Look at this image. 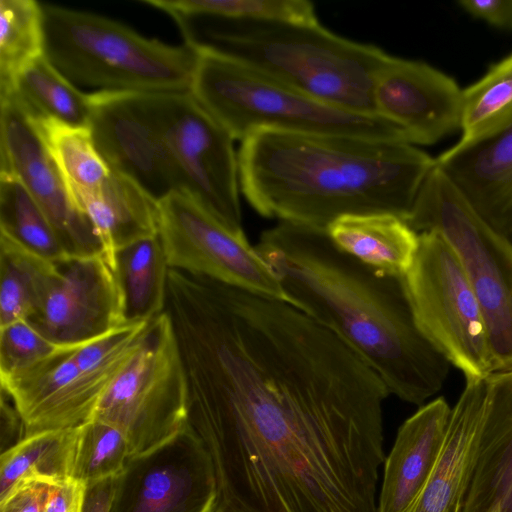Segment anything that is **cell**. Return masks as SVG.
Here are the masks:
<instances>
[{"label":"cell","instance_id":"cell-1","mask_svg":"<svg viewBox=\"0 0 512 512\" xmlns=\"http://www.w3.org/2000/svg\"><path fill=\"white\" fill-rule=\"evenodd\" d=\"M389 395L362 359L303 333L256 330L221 344L188 390L215 511L377 512Z\"/></svg>","mask_w":512,"mask_h":512},{"label":"cell","instance_id":"cell-2","mask_svg":"<svg viewBox=\"0 0 512 512\" xmlns=\"http://www.w3.org/2000/svg\"><path fill=\"white\" fill-rule=\"evenodd\" d=\"M285 301L332 331L390 394L421 405L443 386L450 362L418 327L403 277L340 250L327 230L280 221L255 246Z\"/></svg>","mask_w":512,"mask_h":512},{"label":"cell","instance_id":"cell-3","mask_svg":"<svg viewBox=\"0 0 512 512\" xmlns=\"http://www.w3.org/2000/svg\"><path fill=\"white\" fill-rule=\"evenodd\" d=\"M434 165L409 143L339 134L257 131L238 151L240 190L257 213L324 230L345 215L405 219Z\"/></svg>","mask_w":512,"mask_h":512},{"label":"cell","instance_id":"cell-4","mask_svg":"<svg viewBox=\"0 0 512 512\" xmlns=\"http://www.w3.org/2000/svg\"><path fill=\"white\" fill-rule=\"evenodd\" d=\"M184 43L233 58L335 108L376 115L373 86L390 54L315 24L175 17ZM378 116V115H377Z\"/></svg>","mask_w":512,"mask_h":512},{"label":"cell","instance_id":"cell-5","mask_svg":"<svg viewBox=\"0 0 512 512\" xmlns=\"http://www.w3.org/2000/svg\"><path fill=\"white\" fill-rule=\"evenodd\" d=\"M44 55L75 86L98 91L188 92L197 47L149 39L110 18L42 4Z\"/></svg>","mask_w":512,"mask_h":512},{"label":"cell","instance_id":"cell-6","mask_svg":"<svg viewBox=\"0 0 512 512\" xmlns=\"http://www.w3.org/2000/svg\"><path fill=\"white\" fill-rule=\"evenodd\" d=\"M199 51L188 92L234 141L269 130L409 143L400 127L380 116L335 108L226 55Z\"/></svg>","mask_w":512,"mask_h":512},{"label":"cell","instance_id":"cell-7","mask_svg":"<svg viewBox=\"0 0 512 512\" xmlns=\"http://www.w3.org/2000/svg\"><path fill=\"white\" fill-rule=\"evenodd\" d=\"M404 220L416 232L439 233L454 249L485 320L494 372L512 370V244L478 215L436 160Z\"/></svg>","mask_w":512,"mask_h":512},{"label":"cell","instance_id":"cell-8","mask_svg":"<svg viewBox=\"0 0 512 512\" xmlns=\"http://www.w3.org/2000/svg\"><path fill=\"white\" fill-rule=\"evenodd\" d=\"M93 419L120 429L131 457L157 448L187 426V378L166 311L149 321L138 350L105 391Z\"/></svg>","mask_w":512,"mask_h":512},{"label":"cell","instance_id":"cell-9","mask_svg":"<svg viewBox=\"0 0 512 512\" xmlns=\"http://www.w3.org/2000/svg\"><path fill=\"white\" fill-rule=\"evenodd\" d=\"M416 323L466 379L494 373L485 320L466 271L435 231L419 233L418 249L403 276Z\"/></svg>","mask_w":512,"mask_h":512},{"label":"cell","instance_id":"cell-10","mask_svg":"<svg viewBox=\"0 0 512 512\" xmlns=\"http://www.w3.org/2000/svg\"><path fill=\"white\" fill-rule=\"evenodd\" d=\"M154 100L181 191L229 230L245 235L232 137L189 92L154 93Z\"/></svg>","mask_w":512,"mask_h":512},{"label":"cell","instance_id":"cell-11","mask_svg":"<svg viewBox=\"0 0 512 512\" xmlns=\"http://www.w3.org/2000/svg\"><path fill=\"white\" fill-rule=\"evenodd\" d=\"M158 206V236L171 269L285 301L275 274L245 235L229 230L182 191Z\"/></svg>","mask_w":512,"mask_h":512},{"label":"cell","instance_id":"cell-12","mask_svg":"<svg viewBox=\"0 0 512 512\" xmlns=\"http://www.w3.org/2000/svg\"><path fill=\"white\" fill-rule=\"evenodd\" d=\"M212 460L187 426L166 443L130 457L114 479L110 512H215Z\"/></svg>","mask_w":512,"mask_h":512},{"label":"cell","instance_id":"cell-13","mask_svg":"<svg viewBox=\"0 0 512 512\" xmlns=\"http://www.w3.org/2000/svg\"><path fill=\"white\" fill-rule=\"evenodd\" d=\"M89 128L113 171L135 181L157 201L181 182L162 135L154 93L96 91L89 94Z\"/></svg>","mask_w":512,"mask_h":512},{"label":"cell","instance_id":"cell-14","mask_svg":"<svg viewBox=\"0 0 512 512\" xmlns=\"http://www.w3.org/2000/svg\"><path fill=\"white\" fill-rule=\"evenodd\" d=\"M0 173L17 177L52 224L69 257L104 254L88 217L72 200L36 127L14 92L0 96Z\"/></svg>","mask_w":512,"mask_h":512},{"label":"cell","instance_id":"cell-15","mask_svg":"<svg viewBox=\"0 0 512 512\" xmlns=\"http://www.w3.org/2000/svg\"><path fill=\"white\" fill-rule=\"evenodd\" d=\"M463 89L420 60L390 55L373 86L376 115L400 127L410 144L432 145L460 130Z\"/></svg>","mask_w":512,"mask_h":512},{"label":"cell","instance_id":"cell-16","mask_svg":"<svg viewBox=\"0 0 512 512\" xmlns=\"http://www.w3.org/2000/svg\"><path fill=\"white\" fill-rule=\"evenodd\" d=\"M41 311L30 322L52 342L76 347L123 325L114 271L105 255L68 257Z\"/></svg>","mask_w":512,"mask_h":512},{"label":"cell","instance_id":"cell-17","mask_svg":"<svg viewBox=\"0 0 512 512\" xmlns=\"http://www.w3.org/2000/svg\"><path fill=\"white\" fill-rule=\"evenodd\" d=\"M77 347H64L1 380L24 421L26 436L78 427L94 418L107 388L80 370L74 357Z\"/></svg>","mask_w":512,"mask_h":512},{"label":"cell","instance_id":"cell-18","mask_svg":"<svg viewBox=\"0 0 512 512\" xmlns=\"http://www.w3.org/2000/svg\"><path fill=\"white\" fill-rule=\"evenodd\" d=\"M487 402L460 512H512V370L487 377Z\"/></svg>","mask_w":512,"mask_h":512},{"label":"cell","instance_id":"cell-19","mask_svg":"<svg viewBox=\"0 0 512 512\" xmlns=\"http://www.w3.org/2000/svg\"><path fill=\"white\" fill-rule=\"evenodd\" d=\"M435 160L478 215L512 244V125L463 149L449 148Z\"/></svg>","mask_w":512,"mask_h":512},{"label":"cell","instance_id":"cell-20","mask_svg":"<svg viewBox=\"0 0 512 512\" xmlns=\"http://www.w3.org/2000/svg\"><path fill=\"white\" fill-rule=\"evenodd\" d=\"M487 378L466 379L426 484L403 512H460L487 402Z\"/></svg>","mask_w":512,"mask_h":512},{"label":"cell","instance_id":"cell-21","mask_svg":"<svg viewBox=\"0 0 512 512\" xmlns=\"http://www.w3.org/2000/svg\"><path fill=\"white\" fill-rule=\"evenodd\" d=\"M451 409L439 397L400 426L385 459L377 512H403L416 499L441 453Z\"/></svg>","mask_w":512,"mask_h":512},{"label":"cell","instance_id":"cell-22","mask_svg":"<svg viewBox=\"0 0 512 512\" xmlns=\"http://www.w3.org/2000/svg\"><path fill=\"white\" fill-rule=\"evenodd\" d=\"M74 202L93 225L110 265L117 250L158 234V201L119 172L111 170L98 188Z\"/></svg>","mask_w":512,"mask_h":512},{"label":"cell","instance_id":"cell-23","mask_svg":"<svg viewBox=\"0 0 512 512\" xmlns=\"http://www.w3.org/2000/svg\"><path fill=\"white\" fill-rule=\"evenodd\" d=\"M331 241L343 252L383 274L403 277L411 268L419 234L390 213L345 215L328 228Z\"/></svg>","mask_w":512,"mask_h":512},{"label":"cell","instance_id":"cell-24","mask_svg":"<svg viewBox=\"0 0 512 512\" xmlns=\"http://www.w3.org/2000/svg\"><path fill=\"white\" fill-rule=\"evenodd\" d=\"M111 266L124 324L150 321L166 311L170 267L158 234L117 250Z\"/></svg>","mask_w":512,"mask_h":512},{"label":"cell","instance_id":"cell-25","mask_svg":"<svg viewBox=\"0 0 512 512\" xmlns=\"http://www.w3.org/2000/svg\"><path fill=\"white\" fill-rule=\"evenodd\" d=\"M79 426L30 434L1 452L0 499L30 481L55 484L71 478Z\"/></svg>","mask_w":512,"mask_h":512},{"label":"cell","instance_id":"cell-26","mask_svg":"<svg viewBox=\"0 0 512 512\" xmlns=\"http://www.w3.org/2000/svg\"><path fill=\"white\" fill-rule=\"evenodd\" d=\"M56 278L55 262L0 234V327L33 319Z\"/></svg>","mask_w":512,"mask_h":512},{"label":"cell","instance_id":"cell-27","mask_svg":"<svg viewBox=\"0 0 512 512\" xmlns=\"http://www.w3.org/2000/svg\"><path fill=\"white\" fill-rule=\"evenodd\" d=\"M512 125V53L494 63L463 89L461 137L450 147L460 150Z\"/></svg>","mask_w":512,"mask_h":512},{"label":"cell","instance_id":"cell-28","mask_svg":"<svg viewBox=\"0 0 512 512\" xmlns=\"http://www.w3.org/2000/svg\"><path fill=\"white\" fill-rule=\"evenodd\" d=\"M11 92L17 95L35 117L52 118L72 126L89 127V94L80 91L45 55L21 71Z\"/></svg>","mask_w":512,"mask_h":512},{"label":"cell","instance_id":"cell-29","mask_svg":"<svg viewBox=\"0 0 512 512\" xmlns=\"http://www.w3.org/2000/svg\"><path fill=\"white\" fill-rule=\"evenodd\" d=\"M33 117L72 200L98 188L111 169L98 152L90 128L72 126L52 118Z\"/></svg>","mask_w":512,"mask_h":512},{"label":"cell","instance_id":"cell-30","mask_svg":"<svg viewBox=\"0 0 512 512\" xmlns=\"http://www.w3.org/2000/svg\"><path fill=\"white\" fill-rule=\"evenodd\" d=\"M0 234L51 262L69 257L40 205L9 173H0Z\"/></svg>","mask_w":512,"mask_h":512},{"label":"cell","instance_id":"cell-31","mask_svg":"<svg viewBox=\"0 0 512 512\" xmlns=\"http://www.w3.org/2000/svg\"><path fill=\"white\" fill-rule=\"evenodd\" d=\"M42 55V3L0 0V96L10 93L21 71Z\"/></svg>","mask_w":512,"mask_h":512},{"label":"cell","instance_id":"cell-32","mask_svg":"<svg viewBox=\"0 0 512 512\" xmlns=\"http://www.w3.org/2000/svg\"><path fill=\"white\" fill-rule=\"evenodd\" d=\"M172 18L203 16L226 20L292 24L318 23L315 6L307 0H141Z\"/></svg>","mask_w":512,"mask_h":512},{"label":"cell","instance_id":"cell-33","mask_svg":"<svg viewBox=\"0 0 512 512\" xmlns=\"http://www.w3.org/2000/svg\"><path fill=\"white\" fill-rule=\"evenodd\" d=\"M130 457L125 434L113 425L92 419L79 426L71 478L87 486L115 478Z\"/></svg>","mask_w":512,"mask_h":512},{"label":"cell","instance_id":"cell-34","mask_svg":"<svg viewBox=\"0 0 512 512\" xmlns=\"http://www.w3.org/2000/svg\"><path fill=\"white\" fill-rule=\"evenodd\" d=\"M149 321L123 324L78 346L74 357L80 370L108 388L138 350Z\"/></svg>","mask_w":512,"mask_h":512},{"label":"cell","instance_id":"cell-35","mask_svg":"<svg viewBox=\"0 0 512 512\" xmlns=\"http://www.w3.org/2000/svg\"><path fill=\"white\" fill-rule=\"evenodd\" d=\"M64 347L46 338L26 320L0 327L1 380L32 368Z\"/></svg>","mask_w":512,"mask_h":512},{"label":"cell","instance_id":"cell-36","mask_svg":"<svg viewBox=\"0 0 512 512\" xmlns=\"http://www.w3.org/2000/svg\"><path fill=\"white\" fill-rule=\"evenodd\" d=\"M86 490L87 485L74 478L47 485L40 512H83Z\"/></svg>","mask_w":512,"mask_h":512},{"label":"cell","instance_id":"cell-37","mask_svg":"<svg viewBox=\"0 0 512 512\" xmlns=\"http://www.w3.org/2000/svg\"><path fill=\"white\" fill-rule=\"evenodd\" d=\"M470 15L501 29H512V0H461Z\"/></svg>","mask_w":512,"mask_h":512},{"label":"cell","instance_id":"cell-38","mask_svg":"<svg viewBox=\"0 0 512 512\" xmlns=\"http://www.w3.org/2000/svg\"><path fill=\"white\" fill-rule=\"evenodd\" d=\"M47 485L30 481L16 486L0 499V512H40Z\"/></svg>","mask_w":512,"mask_h":512},{"label":"cell","instance_id":"cell-39","mask_svg":"<svg viewBox=\"0 0 512 512\" xmlns=\"http://www.w3.org/2000/svg\"><path fill=\"white\" fill-rule=\"evenodd\" d=\"M26 436L24 421L7 392L1 388V447L9 449Z\"/></svg>","mask_w":512,"mask_h":512},{"label":"cell","instance_id":"cell-40","mask_svg":"<svg viewBox=\"0 0 512 512\" xmlns=\"http://www.w3.org/2000/svg\"><path fill=\"white\" fill-rule=\"evenodd\" d=\"M114 479L110 478L87 486L83 512H110L114 493Z\"/></svg>","mask_w":512,"mask_h":512},{"label":"cell","instance_id":"cell-41","mask_svg":"<svg viewBox=\"0 0 512 512\" xmlns=\"http://www.w3.org/2000/svg\"><path fill=\"white\" fill-rule=\"evenodd\" d=\"M215 512H217V511H215Z\"/></svg>","mask_w":512,"mask_h":512}]
</instances>
